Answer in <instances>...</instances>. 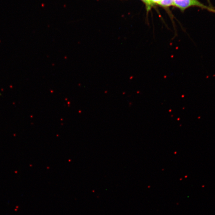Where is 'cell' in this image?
Listing matches in <instances>:
<instances>
[{
  "instance_id": "2",
  "label": "cell",
  "mask_w": 215,
  "mask_h": 215,
  "mask_svg": "<svg viewBox=\"0 0 215 215\" xmlns=\"http://www.w3.org/2000/svg\"><path fill=\"white\" fill-rule=\"evenodd\" d=\"M173 2L174 0H162V1L157 4L165 7H168L170 6L173 5Z\"/></svg>"
},
{
  "instance_id": "4",
  "label": "cell",
  "mask_w": 215,
  "mask_h": 215,
  "mask_svg": "<svg viewBox=\"0 0 215 215\" xmlns=\"http://www.w3.org/2000/svg\"><path fill=\"white\" fill-rule=\"evenodd\" d=\"M141 1H142L143 2H144L145 4H146V8H147V11H148L149 10H150L151 9V8H150V6H149V5L148 1H147V0H141Z\"/></svg>"
},
{
  "instance_id": "5",
  "label": "cell",
  "mask_w": 215,
  "mask_h": 215,
  "mask_svg": "<svg viewBox=\"0 0 215 215\" xmlns=\"http://www.w3.org/2000/svg\"><path fill=\"white\" fill-rule=\"evenodd\" d=\"M207 1L208 3L209 6H210V7H213V6H212L211 4L210 0H207Z\"/></svg>"
},
{
  "instance_id": "3",
  "label": "cell",
  "mask_w": 215,
  "mask_h": 215,
  "mask_svg": "<svg viewBox=\"0 0 215 215\" xmlns=\"http://www.w3.org/2000/svg\"><path fill=\"white\" fill-rule=\"evenodd\" d=\"M147 1H148L150 8H151L155 4H158V3L161 2L162 0H147Z\"/></svg>"
},
{
  "instance_id": "1",
  "label": "cell",
  "mask_w": 215,
  "mask_h": 215,
  "mask_svg": "<svg viewBox=\"0 0 215 215\" xmlns=\"http://www.w3.org/2000/svg\"><path fill=\"white\" fill-rule=\"evenodd\" d=\"M173 5L182 11L185 10L186 8L191 7H196L211 12L215 13V9L213 7L206 5L199 0H174Z\"/></svg>"
}]
</instances>
